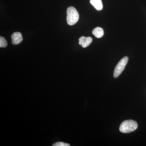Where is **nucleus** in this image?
<instances>
[{
    "label": "nucleus",
    "instance_id": "nucleus-5",
    "mask_svg": "<svg viewBox=\"0 0 146 146\" xmlns=\"http://www.w3.org/2000/svg\"><path fill=\"white\" fill-rule=\"evenodd\" d=\"M11 39L13 44L18 45L22 42L23 37L21 33L15 32L11 35Z\"/></svg>",
    "mask_w": 146,
    "mask_h": 146
},
{
    "label": "nucleus",
    "instance_id": "nucleus-6",
    "mask_svg": "<svg viewBox=\"0 0 146 146\" xmlns=\"http://www.w3.org/2000/svg\"><path fill=\"white\" fill-rule=\"evenodd\" d=\"M90 2L96 10L101 11L102 9L103 5L102 0H90Z\"/></svg>",
    "mask_w": 146,
    "mask_h": 146
},
{
    "label": "nucleus",
    "instance_id": "nucleus-2",
    "mask_svg": "<svg viewBox=\"0 0 146 146\" xmlns=\"http://www.w3.org/2000/svg\"><path fill=\"white\" fill-rule=\"evenodd\" d=\"M79 19L78 11L75 7H69L67 10V21L68 25L72 26L77 23Z\"/></svg>",
    "mask_w": 146,
    "mask_h": 146
},
{
    "label": "nucleus",
    "instance_id": "nucleus-3",
    "mask_svg": "<svg viewBox=\"0 0 146 146\" xmlns=\"http://www.w3.org/2000/svg\"><path fill=\"white\" fill-rule=\"evenodd\" d=\"M128 60V57L126 56L123 58L119 61L114 70L113 76L115 78H117L122 73L125 68Z\"/></svg>",
    "mask_w": 146,
    "mask_h": 146
},
{
    "label": "nucleus",
    "instance_id": "nucleus-9",
    "mask_svg": "<svg viewBox=\"0 0 146 146\" xmlns=\"http://www.w3.org/2000/svg\"><path fill=\"white\" fill-rule=\"evenodd\" d=\"M70 144L62 142H58L55 143L52 146H70Z\"/></svg>",
    "mask_w": 146,
    "mask_h": 146
},
{
    "label": "nucleus",
    "instance_id": "nucleus-4",
    "mask_svg": "<svg viewBox=\"0 0 146 146\" xmlns=\"http://www.w3.org/2000/svg\"><path fill=\"white\" fill-rule=\"evenodd\" d=\"M93 41V39L90 36L85 37L82 36L79 39V44L81 45L84 48L88 47Z\"/></svg>",
    "mask_w": 146,
    "mask_h": 146
},
{
    "label": "nucleus",
    "instance_id": "nucleus-7",
    "mask_svg": "<svg viewBox=\"0 0 146 146\" xmlns=\"http://www.w3.org/2000/svg\"><path fill=\"white\" fill-rule=\"evenodd\" d=\"M93 35L97 38H101L103 36L104 31L103 29L100 27H97L93 30L92 31Z\"/></svg>",
    "mask_w": 146,
    "mask_h": 146
},
{
    "label": "nucleus",
    "instance_id": "nucleus-1",
    "mask_svg": "<svg viewBox=\"0 0 146 146\" xmlns=\"http://www.w3.org/2000/svg\"><path fill=\"white\" fill-rule=\"evenodd\" d=\"M138 127V123L136 121L131 119L125 120L121 123L119 130L122 133H129L136 130Z\"/></svg>",
    "mask_w": 146,
    "mask_h": 146
},
{
    "label": "nucleus",
    "instance_id": "nucleus-8",
    "mask_svg": "<svg viewBox=\"0 0 146 146\" xmlns=\"http://www.w3.org/2000/svg\"><path fill=\"white\" fill-rule=\"evenodd\" d=\"M7 46V43L4 37L1 36L0 37V47L6 48Z\"/></svg>",
    "mask_w": 146,
    "mask_h": 146
}]
</instances>
